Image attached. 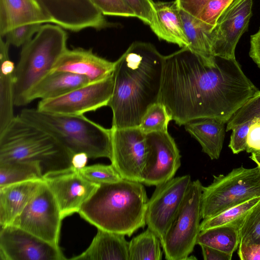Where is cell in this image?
Segmentation results:
<instances>
[{
  "instance_id": "6da1fadb",
  "label": "cell",
  "mask_w": 260,
  "mask_h": 260,
  "mask_svg": "<svg viewBox=\"0 0 260 260\" xmlns=\"http://www.w3.org/2000/svg\"><path fill=\"white\" fill-rule=\"evenodd\" d=\"M258 91L236 59L209 60L187 47L165 56L159 102L178 125L204 118L226 123Z\"/></svg>"
},
{
  "instance_id": "7a4b0ae2",
  "label": "cell",
  "mask_w": 260,
  "mask_h": 260,
  "mask_svg": "<svg viewBox=\"0 0 260 260\" xmlns=\"http://www.w3.org/2000/svg\"><path fill=\"white\" fill-rule=\"evenodd\" d=\"M165 57L151 44L135 42L115 61L108 105L112 128L139 126L147 109L159 102Z\"/></svg>"
},
{
  "instance_id": "3957f363",
  "label": "cell",
  "mask_w": 260,
  "mask_h": 260,
  "mask_svg": "<svg viewBox=\"0 0 260 260\" xmlns=\"http://www.w3.org/2000/svg\"><path fill=\"white\" fill-rule=\"evenodd\" d=\"M148 201L143 183L122 179L100 185L78 213L98 229L131 237L146 224Z\"/></svg>"
},
{
  "instance_id": "277c9868",
  "label": "cell",
  "mask_w": 260,
  "mask_h": 260,
  "mask_svg": "<svg viewBox=\"0 0 260 260\" xmlns=\"http://www.w3.org/2000/svg\"><path fill=\"white\" fill-rule=\"evenodd\" d=\"M51 135L72 155L85 153L89 158L112 154V130L91 120L84 114L71 115L26 108L18 115Z\"/></svg>"
},
{
  "instance_id": "5b68a950",
  "label": "cell",
  "mask_w": 260,
  "mask_h": 260,
  "mask_svg": "<svg viewBox=\"0 0 260 260\" xmlns=\"http://www.w3.org/2000/svg\"><path fill=\"white\" fill-rule=\"evenodd\" d=\"M73 155L51 135L18 115L0 134V163L36 162L44 176L69 169Z\"/></svg>"
},
{
  "instance_id": "8992f818",
  "label": "cell",
  "mask_w": 260,
  "mask_h": 260,
  "mask_svg": "<svg viewBox=\"0 0 260 260\" xmlns=\"http://www.w3.org/2000/svg\"><path fill=\"white\" fill-rule=\"evenodd\" d=\"M58 25L43 24L22 46L14 71L15 106H22L28 91L52 70L68 49V36Z\"/></svg>"
},
{
  "instance_id": "52a82bcc",
  "label": "cell",
  "mask_w": 260,
  "mask_h": 260,
  "mask_svg": "<svg viewBox=\"0 0 260 260\" xmlns=\"http://www.w3.org/2000/svg\"><path fill=\"white\" fill-rule=\"evenodd\" d=\"M213 181L203 186L201 215L203 219L260 197V167L233 169L226 175H213Z\"/></svg>"
},
{
  "instance_id": "ba28073f",
  "label": "cell",
  "mask_w": 260,
  "mask_h": 260,
  "mask_svg": "<svg viewBox=\"0 0 260 260\" xmlns=\"http://www.w3.org/2000/svg\"><path fill=\"white\" fill-rule=\"evenodd\" d=\"M203 185L191 181L178 211L162 239L161 245L167 260H186L197 244L201 232Z\"/></svg>"
},
{
  "instance_id": "9c48e42d",
  "label": "cell",
  "mask_w": 260,
  "mask_h": 260,
  "mask_svg": "<svg viewBox=\"0 0 260 260\" xmlns=\"http://www.w3.org/2000/svg\"><path fill=\"white\" fill-rule=\"evenodd\" d=\"M62 219L56 199L43 180L37 191L11 224L59 246Z\"/></svg>"
},
{
  "instance_id": "30bf717a",
  "label": "cell",
  "mask_w": 260,
  "mask_h": 260,
  "mask_svg": "<svg viewBox=\"0 0 260 260\" xmlns=\"http://www.w3.org/2000/svg\"><path fill=\"white\" fill-rule=\"evenodd\" d=\"M111 128V164L123 179L142 183L147 154L146 134L139 126Z\"/></svg>"
},
{
  "instance_id": "8fae6325",
  "label": "cell",
  "mask_w": 260,
  "mask_h": 260,
  "mask_svg": "<svg viewBox=\"0 0 260 260\" xmlns=\"http://www.w3.org/2000/svg\"><path fill=\"white\" fill-rule=\"evenodd\" d=\"M189 175L156 186L148 199L146 224L161 240L178 211L191 182Z\"/></svg>"
},
{
  "instance_id": "7c38bea8",
  "label": "cell",
  "mask_w": 260,
  "mask_h": 260,
  "mask_svg": "<svg viewBox=\"0 0 260 260\" xmlns=\"http://www.w3.org/2000/svg\"><path fill=\"white\" fill-rule=\"evenodd\" d=\"M112 74L99 82L88 83L55 99L40 100L37 109L58 114L82 115L108 106L113 90Z\"/></svg>"
},
{
  "instance_id": "4fadbf2b",
  "label": "cell",
  "mask_w": 260,
  "mask_h": 260,
  "mask_svg": "<svg viewBox=\"0 0 260 260\" xmlns=\"http://www.w3.org/2000/svg\"><path fill=\"white\" fill-rule=\"evenodd\" d=\"M253 0H234L218 19L211 32L213 56L236 59L235 49L252 15Z\"/></svg>"
},
{
  "instance_id": "5bb4252c",
  "label": "cell",
  "mask_w": 260,
  "mask_h": 260,
  "mask_svg": "<svg viewBox=\"0 0 260 260\" xmlns=\"http://www.w3.org/2000/svg\"><path fill=\"white\" fill-rule=\"evenodd\" d=\"M147 159L143 184L156 186L174 178L181 155L173 138L166 132L146 134Z\"/></svg>"
},
{
  "instance_id": "9a60e30c",
  "label": "cell",
  "mask_w": 260,
  "mask_h": 260,
  "mask_svg": "<svg viewBox=\"0 0 260 260\" xmlns=\"http://www.w3.org/2000/svg\"><path fill=\"white\" fill-rule=\"evenodd\" d=\"M0 256L3 260H63L59 246L12 224L1 227Z\"/></svg>"
},
{
  "instance_id": "2e32d148",
  "label": "cell",
  "mask_w": 260,
  "mask_h": 260,
  "mask_svg": "<svg viewBox=\"0 0 260 260\" xmlns=\"http://www.w3.org/2000/svg\"><path fill=\"white\" fill-rule=\"evenodd\" d=\"M53 23L73 31L87 28L96 30L111 27L104 15L91 0H38Z\"/></svg>"
},
{
  "instance_id": "e0dca14e",
  "label": "cell",
  "mask_w": 260,
  "mask_h": 260,
  "mask_svg": "<svg viewBox=\"0 0 260 260\" xmlns=\"http://www.w3.org/2000/svg\"><path fill=\"white\" fill-rule=\"evenodd\" d=\"M43 180L55 197L62 218L78 213L100 186L86 179L73 167L48 174Z\"/></svg>"
},
{
  "instance_id": "ac0fdd59",
  "label": "cell",
  "mask_w": 260,
  "mask_h": 260,
  "mask_svg": "<svg viewBox=\"0 0 260 260\" xmlns=\"http://www.w3.org/2000/svg\"><path fill=\"white\" fill-rule=\"evenodd\" d=\"M115 62L110 61L94 53L91 49H67L53 66L52 71L68 72L86 77L89 83L110 76Z\"/></svg>"
},
{
  "instance_id": "d6986e66",
  "label": "cell",
  "mask_w": 260,
  "mask_h": 260,
  "mask_svg": "<svg viewBox=\"0 0 260 260\" xmlns=\"http://www.w3.org/2000/svg\"><path fill=\"white\" fill-rule=\"evenodd\" d=\"M53 23L38 0H0V36L11 29L32 23Z\"/></svg>"
},
{
  "instance_id": "ffe728a7",
  "label": "cell",
  "mask_w": 260,
  "mask_h": 260,
  "mask_svg": "<svg viewBox=\"0 0 260 260\" xmlns=\"http://www.w3.org/2000/svg\"><path fill=\"white\" fill-rule=\"evenodd\" d=\"M149 26L160 40L182 48L188 47L176 0L154 3Z\"/></svg>"
},
{
  "instance_id": "44dd1931",
  "label": "cell",
  "mask_w": 260,
  "mask_h": 260,
  "mask_svg": "<svg viewBox=\"0 0 260 260\" xmlns=\"http://www.w3.org/2000/svg\"><path fill=\"white\" fill-rule=\"evenodd\" d=\"M89 83L88 79L68 72L51 71L39 81L27 93L23 106L36 99H55Z\"/></svg>"
},
{
  "instance_id": "7402d4cb",
  "label": "cell",
  "mask_w": 260,
  "mask_h": 260,
  "mask_svg": "<svg viewBox=\"0 0 260 260\" xmlns=\"http://www.w3.org/2000/svg\"><path fill=\"white\" fill-rule=\"evenodd\" d=\"M43 181L31 180L0 187L1 227L12 223L37 191Z\"/></svg>"
},
{
  "instance_id": "603a6c76",
  "label": "cell",
  "mask_w": 260,
  "mask_h": 260,
  "mask_svg": "<svg viewBox=\"0 0 260 260\" xmlns=\"http://www.w3.org/2000/svg\"><path fill=\"white\" fill-rule=\"evenodd\" d=\"M125 236L98 229V232L88 248L71 259L129 260V242Z\"/></svg>"
},
{
  "instance_id": "cb8c5ba5",
  "label": "cell",
  "mask_w": 260,
  "mask_h": 260,
  "mask_svg": "<svg viewBox=\"0 0 260 260\" xmlns=\"http://www.w3.org/2000/svg\"><path fill=\"white\" fill-rule=\"evenodd\" d=\"M9 45L1 37L0 43V134L14 117V63L9 56Z\"/></svg>"
},
{
  "instance_id": "d4e9b609",
  "label": "cell",
  "mask_w": 260,
  "mask_h": 260,
  "mask_svg": "<svg viewBox=\"0 0 260 260\" xmlns=\"http://www.w3.org/2000/svg\"><path fill=\"white\" fill-rule=\"evenodd\" d=\"M224 122L213 118H204L184 125L185 130L201 145L202 151L212 160L219 158L225 133Z\"/></svg>"
},
{
  "instance_id": "484cf974",
  "label": "cell",
  "mask_w": 260,
  "mask_h": 260,
  "mask_svg": "<svg viewBox=\"0 0 260 260\" xmlns=\"http://www.w3.org/2000/svg\"><path fill=\"white\" fill-rule=\"evenodd\" d=\"M184 32L188 40L187 48L209 60H213L211 50V32L213 26L208 24L179 8Z\"/></svg>"
},
{
  "instance_id": "4316f807",
  "label": "cell",
  "mask_w": 260,
  "mask_h": 260,
  "mask_svg": "<svg viewBox=\"0 0 260 260\" xmlns=\"http://www.w3.org/2000/svg\"><path fill=\"white\" fill-rule=\"evenodd\" d=\"M240 226L228 224L201 231L197 244L206 245L233 255L240 243Z\"/></svg>"
},
{
  "instance_id": "83f0119b",
  "label": "cell",
  "mask_w": 260,
  "mask_h": 260,
  "mask_svg": "<svg viewBox=\"0 0 260 260\" xmlns=\"http://www.w3.org/2000/svg\"><path fill=\"white\" fill-rule=\"evenodd\" d=\"M43 180L39 164L11 161L0 163V187L31 180Z\"/></svg>"
},
{
  "instance_id": "f1b7e54d",
  "label": "cell",
  "mask_w": 260,
  "mask_h": 260,
  "mask_svg": "<svg viewBox=\"0 0 260 260\" xmlns=\"http://www.w3.org/2000/svg\"><path fill=\"white\" fill-rule=\"evenodd\" d=\"M161 246L159 238L147 228L129 242V260H160Z\"/></svg>"
},
{
  "instance_id": "f546056e",
  "label": "cell",
  "mask_w": 260,
  "mask_h": 260,
  "mask_svg": "<svg viewBox=\"0 0 260 260\" xmlns=\"http://www.w3.org/2000/svg\"><path fill=\"white\" fill-rule=\"evenodd\" d=\"M259 200L260 197L254 198L216 215L204 219L201 222V231L228 224H237L240 226L247 213Z\"/></svg>"
},
{
  "instance_id": "4dcf8cb0",
  "label": "cell",
  "mask_w": 260,
  "mask_h": 260,
  "mask_svg": "<svg viewBox=\"0 0 260 260\" xmlns=\"http://www.w3.org/2000/svg\"><path fill=\"white\" fill-rule=\"evenodd\" d=\"M171 120H172V117L167 108L162 103L158 102L147 109L139 127L145 134L166 132Z\"/></svg>"
},
{
  "instance_id": "1f68e13d",
  "label": "cell",
  "mask_w": 260,
  "mask_h": 260,
  "mask_svg": "<svg viewBox=\"0 0 260 260\" xmlns=\"http://www.w3.org/2000/svg\"><path fill=\"white\" fill-rule=\"evenodd\" d=\"M239 244L260 243V200L245 216L239 228Z\"/></svg>"
},
{
  "instance_id": "d6a6232c",
  "label": "cell",
  "mask_w": 260,
  "mask_h": 260,
  "mask_svg": "<svg viewBox=\"0 0 260 260\" xmlns=\"http://www.w3.org/2000/svg\"><path fill=\"white\" fill-rule=\"evenodd\" d=\"M260 122V91L249 99L226 123V132L248 121Z\"/></svg>"
},
{
  "instance_id": "836d02e7",
  "label": "cell",
  "mask_w": 260,
  "mask_h": 260,
  "mask_svg": "<svg viewBox=\"0 0 260 260\" xmlns=\"http://www.w3.org/2000/svg\"><path fill=\"white\" fill-rule=\"evenodd\" d=\"M79 171L86 179L99 185L112 183L123 179L112 164L85 166Z\"/></svg>"
},
{
  "instance_id": "e575fe53",
  "label": "cell",
  "mask_w": 260,
  "mask_h": 260,
  "mask_svg": "<svg viewBox=\"0 0 260 260\" xmlns=\"http://www.w3.org/2000/svg\"><path fill=\"white\" fill-rule=\"evenodd\" d=\"M43 24L32 23L21 25L9 31L5 35L6 42L15 47L23 46L30 41Z\"/></svg>"
},
{
  "instance_id": "d590c367",
  "label": "cell",
  "mask_w": 260,
  "mask_h": 260,
  "mask_svg": "<svg viewBox=\"0 0 260 260\" xmlns=\"http://www.w3.org/2000/svg\"><path fill=\"white\" fill-rule=\"evenodd\" d=\"M104 15L136 17L134 11L123 0H91Z\"/></svg>"
},
{
  "instance_id": "8d00e7d4",
  "label": "cell",
  "mask_w": 260,
  "mask_h": 260,
  "mask_svg": "<svg viewBox=\"0 0 260 260\" xmlns=\"http://www.w3.org/2000/svg\"><path fill=\"white\" fill-rule=\"evenodd\" d=\"M234 0H210L197 17L202 21L215 26L216 22Z\"/></svg>"
},
{
  "instance_id": "74e56055",
  "label": "cell",
  "mask_w": 260,
  "mask_h": 260,
  "mask_svg": "<svg viewBox=\"0 0 260 260\" xmlns=\"http://www.w3.org/2000/svg\"><path fill=\"white\" fill-rule=\"evenodd\" d=\"M251 124V121H248L232 129L229 147L234 154L246 150L247 134Z\"/></svg>"
},
{
  "instance_id": "f35d334b",
  "label": "cell",
  "mask_w": 260,
  "mask_h": 260,
  "mask_svg": "<svg viewBox=\"0 0 260 260\" xmlns=\"http://www.w3.org/2000/svg\"><path fill=\"white\" fill-rule=\"evenodd\" d=\"M134 11L136 17L149 25L153 13L152 0H123Z\"/></svg>"
},
{
  "instance_id": "ab89813d",
  "label": "cell",
  "mask_w": 260,
  "mask_h": 260,
  "mask_svg": "<svg viewBox=\"0 0 260 260\" xmlns=\"http://www.w3.org/2000/svg\"><path fill=\"white\" fill-rule=\"evenodd\" d=\"M260 150V122L251 121L249 128L246 151L252 153Z\"/></svg>"
},
{
  "instance_id": "60d3db41",
  "label": "cell",
  "mask_w": 260,
  "mask_h": 260,
  "mask_svg": "<svg viewBox=\"0 0 260 260\" xmlns=\"http://www.w3.org/2000/svg\"><path fill=\"white\" fill-rule=\"evenodd\" d=\"M210 0H176L178 7L188 14L197 17Z\"/></svg>"
},
{
  "instance_id": "b9f144b4",
  "label": "cell",
  "mask_w": 260,
  "mask_h": 260,
  "mask_svg": "<svg viewBox=\"0 0 260 260\" xmlns=\"http://www.w3.org/2000/svg\"><path fill=\"white\" fill-rule=\"evenodd\" d=\"M238 254L241 260H260V243L249 245L239 244Z\"/></svg>"
},
{
  "instance_id": "7bdbcfd3",
  "label": "cell",
  "mask_w": 260,
  "mask_h": 260,
  "mask_svg": "<svg viewBox=\"0 0 260 260\" xmlns=\"http://www.w3.org/2000/svg\"><path fill=\"white\" fill-rule=\"evenodd\" d=\"M205 260H231L232 254L206 246L200 245Z\"/></svg>"
},
{
  "instance_id": "ee69618b",
  "label": "cell",
  "mask_w": 260,
  "mask_h": 260,
  "mask_svg": "<svg viewBox=\"0 0 260 260\" xmlns=\"http://www.w3.org/2000/svg\"><path fill=\"white\" fill-rule=\"evenodd\" d=\"M249 55L260 68V27L250 37Z\"/></svg>"
},
{
  "instance_id": "f6af8a7d",
  "label": "cell",
  "mask_w": 260,
  "mask_h": 260,
  "mask_svg": "<svg viewBox=\"0 0 260 260\" xmlns=\"http://www.w3.org/2000/svg\"><path fill=\"white\" fill-rule=\"evenodd\" d=\"M88 158L87 155L85 153L81 152L74 154L72 158V166L79 170L85 167Z\"/></svg>"
},
{
  "instance_id": "bcb514c9",
  "label": "cell",
  "mask_w": 260,
  "mask_h": 260,
  "mask_svg": "<svg viewBox=\"0 0 260 260\" xmlns=\"http://www.w3.org/2000/svg\"><path fill=\"white\" fill-rule=\"evenodd\" d=\"M249 157L260 167V150L251 153Z\"/></svg>"
}]
</instances>
